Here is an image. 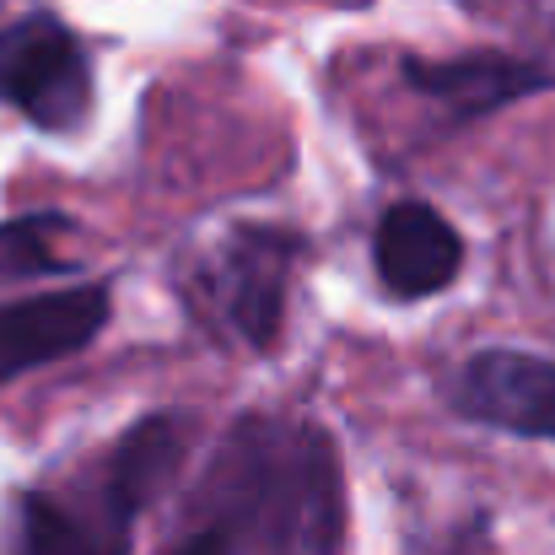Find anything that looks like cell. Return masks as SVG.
<instances>
[{"mask_svg": "<svg viewBox=\"0 0 555 555\" xmlns=\"http://www.w3.org/2000/svg\"><path fill=\"white\" fill-rule=\"evenodd\" d=\"M346 475L324 426L248 410L199 469L168 555H340Z\"/></svg>", "mask_w": 555, "mask_h": 555, "instance_id": "obj_1", "label": "cell"}, {"mask_svg": "<svg viewBox=\"0 0 555 555\" xmlns=\"http://www.w3.org/2000/svg\"><path fill=\"white\" fill-rule=\"evenodd\" d=\"M184 448V421L146 415L135 421L98 469L92 496H65L27 486L11 502L5 555H130V529L173 475Z\"/></svg>", "mask_w": 555, "mask_h": 555, "instance_id": "obj_2", "label": "cell"}, {"mask_svg": "<svg viewBox=\"0 0 555 555\" xmlns=\"http://www.w3.org/2000/svg\"><path fill=\"white\" fill-rule=\"evenodd\" d=\"M302 259V237L286 227H232L205 270L194 275L199 313L237 346L270 351L286 324L292 270Z\"/></svg>", "mask_w": 555, "mask_h": 555, "instance_id": "obj_3", "label": "cell"}, {"mask_svg": "<svg viewBox=\"0 0 555 555\" xmlns=\"http://www.w3.org/2000/svg\"><path fill=\"white\" fill-rule=\"evenodd\" d=\"M0 98L38 130L70 135L92 114V60L54 16H27L0 33Z\"/></svg>", "mask_w": 555, "mask_h": 555, "instance_id": "obj_4", "label": "cell"}, {"mask_svg": "<svg viewBox=\"0 0 555 555\" xmlns=\"http://www.w3.org/2000/svg\"><path fill=\"white\" fill-rule=\"evenodd\" d=\"M448 399L459 415L513 431V437H545L555 442V362L534 351H475L453 372Z\"/></svg>", "mask_w": 555, "mask_h": 555, "instance_id": "obj_5", "label": "cell"}, {"mask_svg": "<svg viewBox=\"0 0 555 555\" xmlns=\"http://www.w3.org/2000/svg\"><path fill=\"white\" fill-rule=\"evenodd\" d=\"M108 308L114 297L103 281H76L60 292L0 302V383L49 367V362H65L81 346H92L108 324Z\"/></svg>", "mask_w": 555, "mask_h": 555, "instance_id": "obj_6", "label": "cell"}, {"mask_svg": "<svg viewBox=\"0 0 555 555\" xmlns=\"http://www.w3.org/2000/svg\"><path fill=\"white\" fill-rule=\"evenodd\" d=\"M459 264H464V237H459V227L437 205H426V199H393L377 216L372 270H377V281H383L388 297H399V302L437 297L442 286H453Z\"/></svg>", "mask_w": 555, "mask_h": 555, "instance_id": "obj_7", "label": "cell"}, {"mask_svg": "<svg viewBox=\"0 0 555 555\" xmlns=\"http://www.w3.org/2000/svg\"><path fill=\"white\" fill-rule=\"evenodd\" d=\"M404 81L459 114H491L502 103H518L540 87H551L545 70L507 60V54H464V60H410Z\"/></svg>", "mask_w": 555, "mask_h": 555, "instance_id": "obj_8", "label": "cell"}, {"mask_svg": "<svg viewBox=\"0 0 555 555\" xmlns=\"http://www.w3.org/2000/svg\"><path fill=\"white\" fill-rule=\"evenodd\" d=\"M65 232L60 216H27L0 227V275H33L54 264V237Z\"/></svg>", "mask_w": 555, "mask_h": 555, "instance_id": "obj_9", "label": "cell"}]
</instances>
